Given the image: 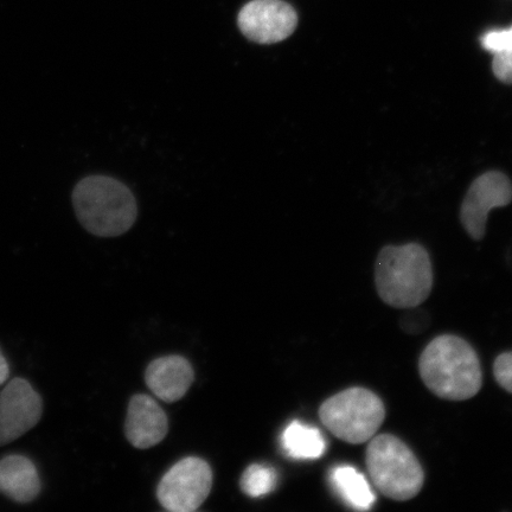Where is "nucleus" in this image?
Instances as JSON below:
<instances>
[{
    "instance_id": "obj_19",
    "label": "nucleus",
    "mask_w": 512,
    "mask_h": 512,
    "mask_svg": "<svg viewBox=\"0 0 512 512\" xmlns=\"http://www.w3.org/2000/svg\"><path fill=\"white\" fill-rule=\"evenodd\" d=\"M414 315H407L402 318L401 326L407 334H420L426 328L427 317L424 312H413Z\"/></svg>"
},
{
    "instance_id": "obj_12",
    "label": "nucleus",
    "mask_w": 512,
    "mask_h": 512,
    "mask_svg": "<svg viewBox=\"0 0 512 512\" xmlns=\"http://www.w3.org/2000/svg\"><path fill=\"white\" fill-rule=\"evenodd\" d=\"M42 482L34 462L22 454L0 459V492L19 504L34 502L40 496Z\"/></svg>"
},
{
    "instance_id": "obj_3",
    "label": "nucleus",
    "mask_w": 512,
    "mask_h": 512,
    "mask_svg": "<svg viewBox=\"0 0 512 512\" xmlns=\"http://www.w3.org/2000/svg\"><path fill=\"white\" fill-rule=\"evenodd\" d=\"M72 201L82 227L100 238L123 235L138 215L131 190L108 176L83 178L73 190Z\"/></svg>"
},
{
    "instance_id": "obj_4",
    "label": "nucleus",
    "mask_w": 512,
    "mask_h": 512,
    "mask_svg": "<svg viewBox=\"0 0 512 512\" xmlns=\"http://www.w3.org/2000/svg\"><path fill=\"white\" fill-rule=\"evenodd\" d=\"M366 464L375 488L393 501H409L424 488L425 472L418 458L395 435L380 434L371 438Z\"/></svg>"
},
{
    "instance_id": "obj_8",
    "label": "nucleus",
    "mask_w": 512,
    "mask_h": 512,
    "mask_svg": "<svg viewBox=\"0 0 512 512\" xmlns=\"http://www.w3.org/2000/svg\"><path fill=\"white\" fill-rule=\"evenodd\" d=\"M238 24L249 41L274 44L296 31L298 15L284 0H252L241 9Z\"/></svg>"
},
{
    "instance_id": "obj_10",
    "label": "nucleus",
    "mask_w": 512,
    "mask_h": 512,
    "mask_svg": "<svg viewBox=\"0 0 512 512\" xmlns=\"http://www.w3.org/2000/svg\"><path fill=\"white\" fill-rule=\"evenodd\" d=\"M126 437L140 450L156 446L168 434V416L156 400L147 395H136L128 406Z\"/></svg>"
},
{
    "instance_id": "obj_5",
    "label": "nucleus",
    "mask_w": 512,
    "mask_h": 512,
    "mask_svg": "<svg viewBox=\"0 0 512 512\" xmlns=\"http://www.w3.org/2000/svg\"><path fill=\"white\" fill-rule=\"evenodd\" d=\"M319 418L336 438L360 445L379 432L386 419V407L371 390L354 387L326 400L319 408Z\"/></svg>"
},
{
    "instance_id": "obj_1",
    "label": "nucleus",
    "mask_w": 512,
    "mask_h": 512,
    "mask_svg": "<svg viewBox=\"0 0 512 512\" xmlns=\"http://www.w3.org/2000/svg\"><path fill=\"white\" fill-rule=\"evenodd\" d=\"M419 373L425 386L443 400H470L483 387L477 352L454 335L439 336L427 345L420 356Z\"/></svg>"
},
{
    "instance_id": "obj_2",
    "label": "nucleus",
    "mask_w": 512,
    "mask_h": 512,
    "mask_svg": "<svg viewBox=\"0 0 512 512\" xmlns=\"http://www.w3.org/2000/svg\"><path fill=\"white\" fill-rule=\"evenodd\" d=\"M375 285L387 305L395 309H416L432 292L430 255L418 243L383 248L376 260Z\"/></svg>"
},
{
    "instance_id": "obj_11",
    "label": "nucleus",
    "mask_w": 512,
    "mask_h": 512,
    "mask_svg": "<svg viewBox=\"0 0 512 512\" xmlns=\"http://www.w3.org/2000/svg\"><path fill=\"white\" fill-rule=\"evenodd\" d=\"M191 364L181 356L158 358L146 369L147 387L164 402H176L187 394L194 382Z\"/></svg>"
},
{
    "instance_id": "obj_20",
    "label": "nucleus",
    "mask_w": 512,
    "mask_h": 512,
    "mask_svg": "<svg viewBox=\"0 0 512 512\" xmlns=\"http://www.w3.org/2000/svg\"><path fill=\"white\" fill-rule=\"evenodd\" d=\"M10 376V367L8 361L3 356L2 351H0V386L9 379Z\"/></svg>"
},
{
    "instance_id": "obj_17",
    "label": "nucleus",
    "mask_w": 512,
    "mask_h": 512,
    "mask_svg": "<svg viewBox=\"0 0 512 512\" xmlns=\"http://www.w3.org/2000/svg\"><path fill=\"white\" fill-rule=\"evenodd\" d=\"M494 375L499 386L512 394V351L504 352L496 358Z\"/></svg>"
},
{
    "instance_id": "obj_14",
    "label": "nucleus",
    "mask_w": 512,
    "mask_h": 512,
    "mask_svg": "<svg viewBox=\"0 0 512 512\" xmlns=\"http://www.w3.org/2000/svg\"><path fill=\"white\" fill-rule=\"evenodd\" d=\"M281 446L288 457L296 460H316L326 450L322 432L297 420L286 426L281 435Z\"/></svg>"
},
{
    "instance_id": "obj_9",
    "label": "nucleus",
    "mask_w": 512,
    "mask_h": 512,
    "mask_svg": "<svg viewBox=\"0 0 512 512\" xmlns=\"http://www.w3.org/2000/svg\"><path fill=\"white\" fill-rule=\"evenodd\" d=\"M512 201V184L498 171L486 172L471 184L464 198L460 221L473 240H482L492 209L508 206Z\"/></svg>"
},
{
    "instance_id": "obj_18",
    "label": "nucleus",
    "mask_w": 512,
    "mask_h": 512,
    "mask_svg": "<svg viewBox=\"0 0 512 512\" xmlns=\"http://www.w3.org/2000/svg\"><path fill=\"white\" fill-rule=\"evenodd\" d=\"M492 70L499 81L512 85V48L507 53L494 56Z\"/></svg>"
},
{
    "instance_id": "obj_15",
    "label": "nucleus",
    "mask_w": 512,
    "mask_h": 512,
    "mask_svg": "<svg viewBox=\"0 0 512 512\" xmlns=\"http://www.w3.org/2000/svg\"><path fill=\"white\" fill-rule=\"evenodd\" d=\"M241 489L249 497H264L277 488L278 473L271 466L253 464L243 472Z\"/></svg>"
},
{
    "instance_id": "obj_13",
    "label": "nucleus",
    "mask_w": 512,
    "mask_h": 512,
    "mask_svg": "<svg viewBox=\"0 0 512 512\" xmlns=\"http://www.w3.org/2000/svg\"><path fill=\"white\" fill-rule=\"evenodd\" d=\"M330 480L337 494L351 508L367 511L374 507L376 496L366 477L351 466H337Z\"/></svg>"
},
{
    "instance_id": "obj_6",
    "label": "nucleus",
    "mask_w": 512,
    "mask_h": 512,
    "mask_svg": "<svg viewBox=\"0 0 512 512\" xmlns=\"http://www.w3.org/2000/svg\"><path fill=\"white\" fill-rule=\"evenodd\" d=\"M213 472L203 459L181 460L165 473L157 490L159 503L172 512H192L201 507L210 494Z\"/></svg>"
},
{
    "instance_id": "obj_16",
    "label": "nucleus",
    "mask_w": 512,
    "mask_h": 512,
    "mask_svg": "<svg viewBox=\"0 0 512 512\" xmlns=\"http://www.w3.org/2000/svg\"><path fill=\"white\" fill-rule=\"evenodd\" d=\"M480 42L483 48L494 56L507 53L512 48V27L486 32Z\"/></svg>"
},
{
    "instance_id": "obj_7",
    "label": "nucleus",
    "mask_w": 512,
    "mask_h": 512,
    "mask_svg": "<svg viewBox=\"0 0 512 512\" xmlns=\"http://www.w3.org/2000/svg\"><path fill=\"white\" fill-rule=\"evenodd\" d=\"M43 399L31 384L15 377L0 392V446L14 443L38 425Z\"/></svg>"
}]
</instances>
